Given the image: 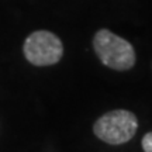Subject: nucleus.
<instances>
[{
  "label": "nucleus",
  "instance_id": "nucleus-1",
  "mask_svg": "<svg viewBox=\"0 0 152 152\" xmlns=\"http://www.w3.org/2000/svg\"><path fill=\"white\" fill-rule=\"evenodd\" d=\"M93 48L103 65L114 71H128L135 65V51L132 45L107 28H102L94 34Z\"/></svg>",
  "mask_w": 152,
  "mask_h": 152
},
{
  "label": "nucleus",
  "instance_id": "nucleus-2",
  "mask_svg": "<svg viewBox=\"0 0 152 152\" xmlns=\"http://www.w3.org/2000/svg\"><path fill=\"white\" fill-rule=\"evenodd\" d=\"M138 120L128 110H113L103 114L94 123L93 131L99 140L110 145L125 144L135 135Z\"/></svg>",
  "mask_w": 152,
  "mask_h": 152
},
{
  "label": "nucleus",
  "instance_id": "nucleus-3",
  "mask_svg": "<svg viewBox=\"0 0 152 152\" xmlns=\"http://www.w3.org/2000/svg\"><path fill=\"white\" fill-rule=\"evenodd\" d=\"M24 56L35 66L58 64L64 55V45L58 35L47 30L34 31L24 41Z\"/></svg>",
  "mask_w": 152,
  "mask_h": 152
},
{
  "label": "nucleus",
  "instance_id": "nucleus-4",
  "mask_svg": "<svg viewBox=\"0 0 152 152\" xmlns=\"http://www.w3.org/2000/svg\"><path fill=\"white\" fill-rule=\"evenodd\" d=\"M142 148L144 152H152V132H148L142 138Z\"/></svg>",
  "mask_w": 152,
  "mask_h": 152
}]
</instances>
